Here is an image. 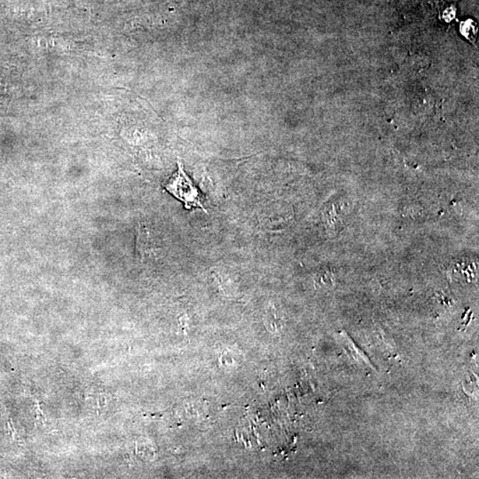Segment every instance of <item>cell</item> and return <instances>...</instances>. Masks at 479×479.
Here are the masks:
<instances>
[{"mask_svg": "<svg viewBox=\"0 0 479 479\" xmlns=\"http://www.w3.org/2000/svg\"><path fill=\"white\" fill-rule=\"evenodd\" d=\"M165 189L175 198L181 201L186 209H192L198 207L206 211L201 202V196L196 186L193 185L191 179L183 170L182 165L179 163L178 171L172 176L170 181L165 185Z\"/></svg>", "mask_w": 479, "mask_h": 479, "instance_id": "1", "label": "cell"}]
</instances>
